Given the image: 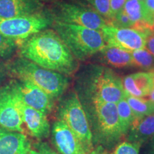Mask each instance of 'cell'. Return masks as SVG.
Wrapping results in <instances>:
<instances>
[{
  "label": "cell",
  "instance_id": "83f0119b",
  "mask_svg": "<svg viewBox=\"0 0 154 154\" xmlns=\"http://www.w3.org/2000/svg\"><path fill=\"white\" fill-rule=\"evenodd\" d=\"M8 76V71H7L6 62L0 59V86L5 83L6 79Z\"/></svg>",
  "mask_w": 154,
  "mask_h": 154
},
{
  "label": "cell",
  "instance_id": "8992f818",
  "mask_svg": "<svg viewBox=\"0 0 154 154\" xmlns=\"http://www.w3.org/2000/svg\"><path fill=\"white\" fill-rule=\"evenodd\" d=\"M58 118L66 124L76 135L89 153L94 149L93 136L84 106L76 92L68 94L61 101Z\"/></svg>",
  "mask_w": 154,
  "mask_h": 154
},
{
  "label": "cell",
  "instance_id": "7a4b0ae2",
  "mask_svg": "<svg viewBox=\"0 0 154 154\" xmlns=\"http://www.w3.org/2000/svg\"><path fill=\"white\" fill-rule=\"evenodd\" d=\"M6 64L10 78L29 82L54 100L69 87V79L66 75L42 68L23 57L11 59Z\"/></svg>",
  "mask_w": 154,
  "mask_h": 154
},
{
  "label": "cell",
  "instance_id": "d4e9b609",
  "mask_svg": "<svg viewBox=\"0 0 154 154\" xmlns=\"http://www.w3.org/2000/svg\"><path fill=\"white\" fill-rule=\"evenodd\" d=\"M141 146L139 143L126 140L117 144L113 151L109 154H139Z\"/></svg>",
  "mask_w": 154,
  "mask_h": 154
},
{
  "label": "cell",
  "instance_id": "4dcf8cb0",
  "mask_svg": "<svg viewBox=\"0 0 154 154\" xmlns=\"http://www.w3.org/2000/svg\"><path fill=\"white\" fill-rule=\"evenodd\" d=\"M143 2L148 11L154 16V0H144Z\"/></svg>",
  "mask_w": 154,
  "mask_h": 154
},
{
  "label": "cell",
  "instance_id": "4fadbf2b",
  "mask_svg": "<svg viewBox=\"0 0 154 154\" xmlns=\"http://www.w3.org/2000/svg\"><path fill=\"white\" fill-rule=\"evenodd\" d=\"M51 140L59 154H87L79 138L63 121L58 119L51 128Z\"/></svg>",
  "mask_w": 154,
  "mask_h": 154
},
{
  "label": "cell",
  "instance_id": "1f68e13d",
  "mask_svg": "<svg viewBox=\"0 0 154 154\" xmlns=\"http://www.w3.org/2000/svg\"><path fill=\"white\" fill-rule=\"evenodd\" d=\"M87 154H109L107 153V152L106 151L104 148H103L102 146H98L96 149H94L92 151H91L89 153Z\"/></svg>",
  "mask_w": 154,
  "mask_h": 154
},
{
  "label": "cell",
  "instance_id": "9a60e30c",
  "mask_svg": "<svg viewBox=\"0 0 154 154\" xmlns=\"http://www.w3.org/2000/svg\"><path fill=\"white\" fill-rule=\"evenodd\" d=\"M32 143L24 133L0 128V154H28Z\"/></svg>",
  "mask_w": 154,
  "mask_h": 154
},
{
  "label": "cell",
  "instance_id": "ba28073f",
  "mask_svg": "<svg viewBox=\"0 0 154 154\" xmlns=\"http://www.w3.org/2000/svg\"><path fill=\"white\" fill-rule=\"evenodd\" d=\"M53 21L78 24L91 29L100 31L107 22L93 9L70 2L56 4L50 13Z\"/></svg>",
  "mask_w": 154,
  "mask_h": 154
},
{
  "label": "cell",
  "instance_id": "f546056e",
  "mask_svg": "<svg viewBox=\"0 0 154 154\" xmlns=\"http://www.w3.org/2000/svg\"><path fill=\"white\" fill-rule=\"evenodd\" d=\"M28 154H57L48 148L41 146L36 149H31Z\"/></svg>",
  "mask_w": 154,
  "mask_h": 154
},
{
  "label": "cell",
  "instance_id": "484cf974",
  "mask_svg": "<svg viewBox=\"0 0 154 154\" xmlns=\"http://www.w3.org/2000/svg\"><path fill=\"white\" fill-rule=\"evenodd\" d=\"M108 24L115 26H118V27L134 29V23L126 14L124 9L117 13L115 15V17Z\"/></svg>",
  "mask_w": 154,
  "mask_h": 154
},
{
  "label": "cell",
  "instance_id": "f1b7e54d",
  "mask_svg": "<svg viewBox=\"0 0 154 154\" xmlns=\"http://www.w3.org/2000/svg\"><path fill=\"white\" fill-rule=\"evenodd\" d=\"M146 49L154 56V32H151L146 38Z\"/></svg>",
  "mask_w": 154,
  "mask_h": 154
},
{
  "label": "cell",
  "instance_id": "74e56055",
  "mask_svg": "<svg viewBox=\"0 0 154 154\" xmlns=\"http://www.w3.org/2000/svg\"><path fill=\"white\" fill-rule=\"evenodd\" d=\"M40 1H42V0H40Z\"/></svg>",
  "mask_w": 154,
  "mask_h": 154
},
{
  "label": "cell",
  "instance_id": "277c9868",
  "mask_svg": "<svg viewBox=\"0 0 154 154\" xmlns=\"http://www.w3.org/2000/svg\"><path fill=\"white\" fill-rule=\"evenodd\" d=\"M51 26L78 61L92 57L106 45L100 31L56 21Z\"/></svg>",
  "mask_w": 154,
  "mask_h": 154
},
{
  "label": "cell",
  "instance_id": "7c38bea8",
  "mask_svg": "<svg viewBox=\"0 0 154 154\" xmlns=\"http://www.w3.org/2000/svg\"><path fill=\"white\" fill-rule=\"evenodd\" d=\"M14 94L22 116L25 132L26 131L27 134L37 139L47 138L51 133V126L47 115L25 104L16 94Z\"/></svg>",
  "mask_w": 154,
  "mask_h": 154
},
{
  "label": "cell",
  "instance_id": "ffe728a7",
  "mask_svg": "<svg viewBox=\"0 0 154 154\" xmlns=\"http://www.w3.org/2000/svg\"><path fill=\"white\" fill-rule=\"evenodd\" d=\"M124 98L136 118H141L154 113V103L146 98L135 97L127 94H125Z\"/></svg>",
  "mask_w": 154,
  "mask_h": 154
},
{
  "label": "cell",
  "instance_id": "cb8c5ba5",
  "mask_svg": "<svg viewBox=\"0 0 154 154\" xmlns=\"http://www.w3.org/2000/svg\"><path fill=\"white\" fill-rule=\"evenodd\" d=\"M88 2L91 5L96 12L103 17L107 22V24L111 21V0H87Z\"/></svg>",
  "mask_w": 154,
  "mask_h": 154
},
{
  "label": "cell",
  "instance_id": "8fae6325",
  "mask_svg": "<svg viewBox=\"0 0 154 154\" xmlns=\"http://www.w3.org/2000/svg\"><path fill=\"white\" fill-rule=\"evenodd\" d=\"M17 96L29 106L48 115L52 111L54 99L29 82L12 79L8 82Z\"/></svg>",
  "mask_w": 154,
  "mask_h": 154
},
{
  "label": "cell",
  "instance_id": "2e32d148",
  "mask_svg": "<svg viewBox=\"0 0 154 154\" xmlns=\"http://www.w3.org/2000/svg\"><path fill=\"white\" fill-rule=\"evenodd\" d=\"M124 10L134 23V29L153 32L154 16L148 11L143 1L126 0Z\"/></svg>",
  "mask_w": 154,
  "mask_h": 154
},
{
  "label": "cell",
  "instance_id": "4316f807",
  "mask_svg": "<svg viewBox=\"0 0 154 154\" xmlns=\"http://www.w3.org/2000/svg\"><path fill=\"white\" fill-rule=\"evenodd\" d=\"M126 0H111L110 9L111 19L115 17V15L119 11L124 9V5L126 4Z\"/></svg>",
  "mask_w": 154,
  "mask_h": 154
},
{
  "label": "cell",
  "instance_id": "3957f363",
  "mask_svg": "<svg viewBox=\"0 0 154 154\" xmlns=\"http://www.w3.org/2000/svg\"><path fill=\"white\" fill-rule=\"evenodd\" d=\"M84 109L89 122L93 142L111 147L124 137L119 125L116 103L88 100Z\"/></svg>",
  "mask_w": 154,
  "mask_h": 154
},
{
  "label": "cell",
  "instance_id": "30bf717a",
  "mask_svg": "<svg viewBox=\"0 0 154 154\" xmlns=\"http://www.w3.org/2000/svg\"><path fill=\"white\" fill-rule=\"evenodd\" d=\"M0 128L25 134L16 95L8 82L0 86Z\"/></svg>",
  "mask_w": 154,
  "mask_h": 154
},
{
  "label": "cell",
  "instance_id": "5bb4252c",
  "mask_svg": "<svg viewBox=\"0 0 154 154\" xmlns=\"http://www.w3.org/2000/svg\"><path fill=\"white\" fill-rule=\"evenodd\" d=\"M40 0H0V19H9L42 12Z\"/></svg>",
  "mask_w": 154,
  "mask_h": 154
},
{
  "label": "cell",
  "instance_id": "44dd1931",
  "mask_svg": "<svg viewBox=\"0 0 154 154\" xmlns=\"http://www.w3.org/2000/svg\"><path fill=\"white\" fill-rule=\"evenodd\" d=\"M119 125L123 136H127L133 121L136 119L133 111L125 98L116 103Z\"/></svg>",
  "mask_w": 154,
  "mask_h": 154
},
{
  "label": "cell",
  "instance_id": "836d02e7",
  "mask_svg": "<svg viewBox=\"0 0 154 154\" xmlns=\"http://www.w3.org/2000/svg\"><path fill=\"white\" fill-rule=\"evenodd\" d=\"M151 154H154V136L151 138Z\"/></svg>",
  "mask_w": 154,
  "mask_h": 154
},
{
  "label": "cell",
  "instance_id": "7402d4cb",
  "mask_svg": "<svg viewBox=\"0 0 154 154\" xmlns=\"http://www.w3.org/2000/svg\"><path fill=\"white\" fill-rule=\"evenodd\" d=\"M132 64L146 72L154 70V56L146 48L132 51Z\"/></svg>",
  "mask_w": 154,
  "mask_h": 154
},
{
  "label": "cell",
  "instance_id": "8d00e7d4",
  "mask_svg": "<svg viewBox=\"0 0 154 154\" xmlns=\"http://www.w3.org/2000/svg\"><path fill=\"white\" fill-rule=\"evenodd\" d=\"M153 32H154V28H153Z\"/></svg>",
  "mask_w": 154,
  "mask_h": 154
},
{
  "label": "cell",
  "instance_id": "e0dca14e",
  "mask_svg": "<svg viewBox=\"0 0 154 154\" xmlns=\"http://www.w3.org/2000/svg\"><path fill=\"white\" fill-rule=\"evenodd\" d=\"M125 93L135 97L146 98L153 88L150 72H140L126 76L122 79Z\"/></svg>",
  "mask_w": 154,
  "mask_h": 154
},
{
  "label": "cell",
  "instance_id": "e575fe53",
  "mask_svg": "<svg viewBox=\"0 0 154 154\" xmlns=\"http://www.w3.org/2000/svg\"><path fill=\"white\" fill-rule=\"evenodd\" d=\"M151 74V78H152V82H153V88H154V70L153 71H151L150 72Z\"/></svg>",
  "mask_w": 154,
  "mask_h": 154
},
{
  "label": "cell",
  "instance_id": "6da1fadb",
  "mask_svg": "<svg viewBox=\"0 0 154 154\" xmlns=\"http://www.w3.org/2000/svg\"><path fill=\"white\" fill-rule=\"evenodd\" d=\"M19 57L42 68L66 76L74 74L79 68L78 60L57 32L46 29L17 42Z\"/></svg>",
  "mask_w": 154,
  "mask_h": 154
},
{
  "label": "cell",
  "instance_id": "d6986e66",
  "mask_svg": "<svg viewBox=\"0 0 154 154\" xmlns=\"http://www.w3.org/2000/svg\"><path fill=\"white\" fill-rule=\"evenodd\" d=\"M103 61L114 68H125L132 66V57L130 51L113 46L106 45L99 51Z\"/></svg>",
  "mask_w": 154,
  "mask_h": 154
},
{
  "label": "cell",
  "instance_id": "9c48e42d",
  "mask_svg": "<svg viewBox=\"0 0 154 154\" xmlns=\"http://www.w3.org/2000/svg\"><path fill=\"white\" fill-rule=\"evenodd\" d=\"M106 45L132 51L146 48V38L151 32L133 28H122L106 24L101 29Z\"/></svg>",
  "mask_w": 154,
  "mask_h": 154
},
{
  "label": "cell",
  "instance_id": "603a6c76",
  "mask_svg": "<svg viewBox=\"0 0 154 154\" xmlns=\"http://www.w3.org/2000/svg\"><path fill=\"white\" fill-rule=\"evenodd\" d=\"M17 50V42L0 34V59L10 58Z\"/></svg>",
  "mask_w": 154,
  "mask_h": 154
},
{
  "label": "cell",
  "instance_id": "d590c367",
  "mask_svg": "<svg viewBox=\"0 0 154 154\" xmlns=\"http://www.w3.org/2000/svg\"><path fill=\"white\" fill-rule=\"evenodd\" d=\"M139 1H143H143H144V0H139Z\"/></svg>",
  "mask_w": 154,
  "mask_h": 154
},
{
  "label": "cell",
  "instance_id": "d6a6232c",
  "mask_svg": "<svg viewBox=\"0 0 154 154\" xmlns=\"http://www.w3.org/2000/svg\"><path fill=\"white\" fill-rule=\"evenodd\" d=\"M146 99H147L148 100H149L150 101H151L152 103H154V88H153V89L151 90V92H150L149 95L146 96Z\"/></svg>",
  "mask_w": 154,
  "mask_h": 154
},
{
  "label": "cell",
  "instance_id": "52a82bcc",
  "mask_svg": "<svg viewBox=\"0 0 154 154\" xmlns=\"http://www.w3.org/2000/svg\"><path fill=\"white\" fill-rule=\"evenodd\" d=\"M52 23L51 14L44 11L14 18L0 19V34L17 42L46 29Z\"/></svg>",
  "mask_w": 154,
  "mask_h": 154
},
{
  "label": "cell",
  "instance_id": "ac0fdd59",
  "mask_svg": "<svg viewBox=\"0 0 154 154\" xmlns=\"http://www.w3.org/2000/svg\"><path fill=\"white\" fill-rule=\"evenodd\" d=\"M128 141L143 144L154 136V113L133 121L128 134Z\"/></svg>",
  "mask_w": 154,
  "mask_h": 154
},
{
  "label": "cell",
  "instance_id": "5b68a950",
  "mask_svg": "<svg viewBox=\"0 0 154 154\" xmlns=\"http://www.w3.org/2000/svg\"><path fill=\"white\" fill-rule=\"evenodd\" d=\"M88 74V100L117 103L124 99L126 93L122 79L113 70L104 66H92Z\"/></svg>",
  "mask_w": 154,
  "mask_h": 154
}]
</instances>
